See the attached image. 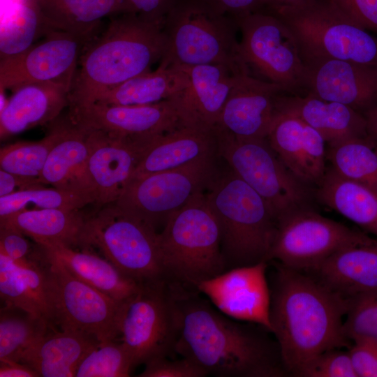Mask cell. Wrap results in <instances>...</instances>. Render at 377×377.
<instances>
[{
	"label": "cell",
	"instance_id": "14",
	"mask_svg": "<svg viewBox=\"0 0 377 377\" xmlns=\"http://www.w3.org/2000/svg\"><path fill=\"white\" fill-rule=\"evenodd\" d=\"M367 234L325 217L309 206L289 212L277 219L268 260L307 272L343 246Z\"/></svg>",
	"mask_w": 377,
	"mask_h": 377
},
{
	"label": "cell",
	"instance_id": "33",
	"mask_svg": "<svg viewBox=\"0 0 377 377\" xmlns=\"http://www.w3.org/2000/svg\"><path fill=\"white\" fill-rule=\"evenodd\" d=\"M87 219L80 209H29L0 218V225L15 228L37 244L61 243L73 247Z\"/></svg>",
	"mask_w": 377,
	"mask_h": 377
},
{
	"label": "cell",
	"instance_id": "5",
	"mask_svg": "<svg viewBox=\"0 0 377 377\" xmlns=\"http://www.w3.org/2000/svg\"><path fill=\"white\" fill-rule=\"evenodd\" d=\"M207 188L226 269L267 262L277 219L263 198L231 170L216 174Z\"/></svg>",
	"mask_w": 377,
	"mask_h": 377
},
{
	"label": "cell",
	"instance_id": "1",
	"mask_svg": "<svg viewBox=\"0 0 377 377\" xmlns=\"http://www.w3.org/2000/svg\"><path fill=\"white\" fill-rule=\"evenodd\" d=\"M272 285L271 332L286 371L293 374L316 355L349 345L343 332L347 299L310 274L280 263Z\"/></svg>",
	"mask_w": 377,
	"mask_h": 377
},
{
	"label": "cell",
	"instance_id": "27",
	"mask_svg": "<svg viewBox=\"0 0 377 377\" xmlns=\"http://www.w3.org/2000/svg\"><path fill=\"white\" fill-rule=\"evenodd\" d=\"M99 342L82 332L50 327L24 353L20 362L40 376L73 377L83 358Z\"/></svg>",
	"mask_w": 377,
	"mask_h": 377
},
{
	"label": "cell",
	"instance_id": "46",
	"mask_svg": "<svg viewBox=\"0 0 377 377\" xmlns=\"http://www.w3.org/2000/svg\"><path fill=\"white\" fill-rule=\"evenodd\" d=\"M234 20L247 14L263 10L269 6L267 0H184Z\"/></svg>",
	"mask_w": 377,
	"mask_h": 377
},
{
	"label": "cell",
	"instance_id": "7",
	"mask_svg": "<svg viewBox=\"0 0 377 377\" xmlns=\"http://www.w3.org/2000/svg\"><path fill=\"white\" fill-rule=\"evenodd\" d=\"M237 31L233 18L178 0L164 20L165 50L159 64H221L236 74L249 75L239 57Z\"/></svg>",
	"mask_w": 377,
	"mask_h": 377
},
{
	"label": "cell",
	"instance_id": "12",
	"mask_svg": "<svg viewBox=\"0 0 377 377\" xmlns=\"http://www.w3.org/2000/svg\"><path fill=\"white\" fill-rule=\"evenodd\" d=\"M214 131L219 155L263 198L276 219L309 206V185L288 169L267 138L240 139L217 129Z\"/></svg>",
	"mask_w": 377,
	"mask_h": 377
},
{
	"label": "cell",
	"instance_id": "22",
	"mask_svg": "<svg viewBox=\"0 0 377 377\" xmlns=\"http://www.w3.org/2000/svg\"><path fill=\"white\" fill-rule=\"evenodd\" d=\"M185 68L188 84L177 96L182 123L214 131L236 77L239 74L221 64Z\"/></svg>",
	"mask_w": 377,
	"mask_h": 377
},
{
	"label": "cell",
	"instance_id": "19",
	"mask_svg": "<svg viewBox=\"0 0 377 377\" xmlns=\"http://www.w3.org/2000/svg\"><path fill=\"white\" fill-rule=\"evenodd\" d=\"M282 92L276 84L238 75L215 129L240 139L266 138L279 113Z\"/></svg>",
	"mask_w": 377,
	"mask_h": 377
},
{
	"label": "cell",
	"instance_id": "35",
	"mask_svg": "<svg viewBox=\"0 0 377 377\" xmlns=\"http://www.w3.org/2000/svg\"><path fill=\"white\" fill-rule=\"evenodd\" d=\"M327 159L341 177L377 190V145L369 136L329 145Z\"/></svg>",
	"mask_w": 377,
	"mask_h": 377
},
{
	"label": "cell",
	"instance_id": "30",
	"mask_svg": "<svg viewBox=\"0 0 377 377\" xmlns=\"http://www.w3.org/2000/svg\"><path fill=\"white\" fill-rule=\"evenodd\" d=\"M87 135V130L73 123L68 115L64 119L62 136L50 151L39 177L43 184L90 191L85 179Z\"/></svg>",
	"mask_w": 377,
	"mask_h": 377
},
{
	"label": "cell",
	"instance_id": "34",
	"mask_svg": "<svg viewBox=\"0 0 377 377\" xmlns=\"http://www.w3.org/2000/svg\"><path fill=\"white\" fill-rule=\"evenodd\" d=\"M50 30L36 0H15L1 16V59L23 52Z\"/></svg>",
	"mask_w": 377,
	"mask_h": 377
},
{
	"label": "cell",
	"instance_id": "39",
	"mask_svg": "<svg viewBox=\"0 0 377 377\" xmlns=\"http://www.w3.org/2000/svg\"><path fill=\"white\" fill-rule=\"evenodd\" d=\"M133 367L132 357L122 342L100 341L83 358L75 377H127Z\"/></svg>",
	"mask_w": 377,
	"mask_h": 377
},
{
	"label": "cell",
	"instance_id": "26",
	"mask_svg": "<svg viewBox=\"0 0 377 377\" xmlns=\"http://www.w3.org/2000/svg\"><path fill=\"white\" fill-rule=\"evenodd\" d=\"M214 149V131L182 124L150 142L131 178L181 167L213 154Z\"/></svg>",
	"mask_w": 377,
	"mask_h": 377
},
{
	"label": "cell",
	"instance_id": "49",
	"mask_svg": "<svg viewBox=\"0 0 377 377\" xmlns=\"http://www.w3.org/2000/svg\"><path fill=\"white\" fill-rule=\"evenodd\" d=\"M43 185L39 177L23 176L0 170V197L20 191L43 187Z\"/></svg>",
	"mask_w": 377,
	"mask_h": 377
},
{
	"label": "cell",
	"instance_id": "28",
	"mask_svg": "<svg viewBox=\"0 0 377 377\" xmlns=\"http://www.w3.org/2000/svg\"><path fill=\"white\" fill-rule=\"evenodd\" d=\"M38 245L45 254L61 262L73 276L119 302H126L142 286L121 274L105 258L87 249L78 251L61 243Z\"/></svg>",
	"mask_w": 377,
	"mask_h": 377
},
{
	"label": "cell",
	"instance_id": "43",
	"mask_svg": "<svg viewBox=\"0 0 377 377\" xmlns=\"http://www.w3.org/2000/svg\"><path fill=\"white\" fill-rule=\"evenodd\" d=\"M139 377H204L208 373L189 359L170 360L168 357L147 362Z\"/></svg>",
	"mask_w": 377,
	"mask_h": 377
},
{
	"label": "cell",
	"instance_id": "31",
	"mask_svg": "<svg viewBox=\"0 0 377 377\" xmlns=\"http://www.w3.org/2000/svg\"><path fill=\"white\" fill-rule=\"evenodd\" d=\"M185 67L159 64L154 71L133 77L100 94L93 103L147 105L178 96L188 86Z\"/></svg>",
	"mask_w": 377,
	"mask_h": 377
},
{
	"label": "cell",
	"instance_id": "16",
	"mask_svg": "<svg viewBox=\"0 0 377 377\" xmlns=\"http://www.w3.org/2000/svg\"><path fill=\"white\" fill-rule=\"evenodd\" d=\"M69 108L71 120L84 128L136 140L154 138L182 124L177 96L147 105L91 103Z\"/></svg>",
	"mask_w": 377,
	"mask_h": 377
},
{
	"label": "cell",
	"instance_id": "4",
	"mask_svg": "<svg viewBox=\"0 0 377 377\" xmlns=\"http://www.w3.org/2000/svg\"><path fill=\"white\" fill-rule=\"evenodd\" d=\"M158 241L168 280L186 290L198 291L202 281L227 270L220 224L203 192L169 216Z\"/></svg>",
	"mask_w": 377,
	"mask_h": 377
},
{
	"label": "cell",
	"instance_id": "53",
	"mask_svg": "<svg viewBox=\"0 0 377 377\" xmlns=\"http://www.w3.org/2000/svg\"><path fill=\"white\" fill-rule=\"evenodd\" d=\"M5 91L3 89H0V112L6 108L8 101Z\"/></svg>",
	"mask_w": 377,
	"mask_h": 377
},
{
	"label": "cell",
	"instance_id": "37",
	"mask_svg": "<svg viewBox=\"0 0 377 377\" xmlns=\"http://www.w3.org/2000/svg\"><path fill=\"white\" fill-rule=\"evenodd\" d=\"M49 133L38 141H20L0 151L1 169L13 174L39 177L49 154L64 132V119L51 124Z\"/></svg>",
	"mask_w": 377,
	"mask_h": 377
},
{
	"label": "cell",
	"instance_id": "11",
	"mask_svg": "<svg viewBox=\"0 0 377 377\" xmlns=\"http://www.w3.org/2000/svg\"><path fill=\"white\" fill-rule=\"evenodd\" d=\"M236 22L239 57L249 75L288 93L306 88L307 69L297 41L279 17L265 9Z\"/></svg>",
	"mask_w": 377,
	"mask_h": 377
},
{
	"label": "cell",
	"instance_id": "21",
	"mask_svg": "<svg viewBox=\"0 0 377 377\" xmlns=\"http://www.w3.org/2000/svg\"><path fill=\"white\" fill-rule=\"evenodd\" d=\"M267 140L288 169L310 185L320 182L326 172V142L300 119L278 113Z\"/></svg>",
	"mask_w": 377,
	"mask_h": 377
},
{
	"label": "cell",
	"instance_id": "6",
	"mask_svg": "<svg viewBox=\"0 0 377 377\" xmlns=\"http://www.w3.org/2000/svg\"><path fill=\"white\" fill-rule=\"evenodd\" d=\"M294 34L305 64L339 59L377 69V36L339 12L328 0L271 6Z\"/></svg>",
	"mask_w": 377,
	"mask_h": 377
},
{
	"label": "cell",
	"instance_id": "47",
	"mask_svg": "<svg viewBox=\"0 0 377 377\" xmlns=\"http://www.w3.org/2000/svg\"><path fill=\"white\" fill-rule=\"evenodd\" d=\"M348 353L357 377H377V343L353 342Z\"/></svg>",
	"mask_w": 377,
	"mask_h": 377
},
{
	"label": "cell",
	"instance_id": "50",
	"mask_svg": "<svg viewBox=\"0 0 377 377\" xmlns=\"http://www.w3.org/2000/svg\"><path fill=\"white\" fill-rule=\"evenodd\" d=\"M31 367L21 362L0 360V377H39Z\"/></svg>",
	"mask_w": 377,
	"mask_h": 377
},
{
	"label": "cell",
	"instance_id": "15",
	"mask_svg": "<svg viewBox=\"0 0 377 377\" xmlns=\"http://www.w3.org/2000/svg\"><path fill=\"white\" fill-rule=\"evenodd\" d=\"M92 38L52 29L23 52L0 60V89L34 82H57L71 87L81 54Z\"/></svg>",
	"mask_w": 377,
	"mask_h": 377
},
{
	"label": "cell",
	"instance_id": "38",
	"mask_svg": "<svg viewBox=\"0 0 377 377\" xmlns=\"http://www.w3.org/2000/svg\"><path fill=\"white\" fill-rule=\"evenodd\" d=\"M94 203L90 191L80 189L47 188L44 186L17 191L0 197V218L31 209H80Z\"/></svg>",
	"mask_w": 377,
	"mask_h": 377
},
{
	"label": "cell",
	"instance_id": "3",
	"mask_svg": "<svg viewBox=\"0 0 377 377\" xmlns=\"http://www.w3.org/2000/svg\"><path fill=\"white\" fill-rule=\"evenodd\" d=\"M163 24L127 13L110 17L85 46L70 91L69 107L91 103L105 91L151 71L165 50Z\"/></svg>",
	"mask_w": 377,
	"mask_h": 377
},
{
	"label": "cell",
	"instance_id": "36",
	"mask_svg": "<svg viewBox=\"0 0 377 377\" xmlns=\"http://www.w3.org/2000/svg\"><path fill=\"white\" fill-rule=\"evenodd\" d=\"M53 327L43 317L22 309L0 310V360L20 362L24 353Z\"/></svg>",
	"mask_w": 377,
	"mask_h": 377
},
{
	"label": "cell",
	"instance_id": "25",
	"mask_svg": "<svg viewBox=\"0 0 377 377\" xmlns=\"http://www.w3.org/2000/svg\"><path fill=\"white\" fill-rule=\"evenodd\" d=\"M278 110L302 120L315 129L328 145L369 136L362 112L339 103L321 99L311 93L305 96L281 95Z\"/></svg>",
	"mask_w": 377,
	"mask_h": 377
},
{
	"label": "cell",
	"instance_id": "18",
	"mask_svg": "<svg viewBox=\"0 0 377 377\" xmlns=\"http://www.w3.org/2000/svg\"><path fill=\"white\" fill-rule=\"evenodd\" d=\"M87 130L89 154L86 184L94 203L108 205L117 200L143 151L154 138L136 140L101 131Z\"/></svg>",
	"mask_w": 377,
	"mask_h": 377
},
{
	"label": "cell",
	"instance_id": "2",
	"mask_svg": "<svg viewBox=\"0 0 377 377\" xmlns=\"http://www.w3.org/2000/svg\"><path fill=\"white\" fill-rule=\"evenodd\" d=\"M199 293L186 289L179 293L176 353L216 376L267 377L283 374L265 337L221 314Z\"/></svg>",
	"mask_w": 377,
	"mask_h": 377
},
{
	"label": "cell",
	"instance_id": "23",
	"mask_svg": "<svg viewBox=\"0 0 377 377\" xmlns=\"http://www.w3.org/2000/svg\"><path fill=\"white\" fill-rule=\"evenodd\" d=\"M0 112L1 140L51 124L69 106L71 86L57 82H34L17 86Z\"/></svg>",
	"mask_w": 377,
	"mask_h": 377
},
{
	"label": "cell",
	"instance_id": "44",
	"mask_svg": "<svg viewBox=\"0 0 377 377\" xmlns=\"http://www.w3.org/2000/svg\"><path fill=\"white\" fill-rule=\"evenodd\" d=\"M24 236L14 228L0 225V253L20 265L37 262L38 250L33 251Z\"/></svg>",
	"mask_w": 377,
	"mask_h": 377
},
{
	"label": "cell",
	"instance_id": "48",
	"mask_svg": "<svg viewBox=\"0 0 377 377\" xmlns=\"http://www.w3.org/2000/svg\"><path fill=\"white\" fill-rule=\"evenodd\" d=\"M137 14L145 20L164 23V20L178 0H127Z\"/></svg>",
	"mask_w": 377,
	"mask_h": 377
},
{
	"label": "cell",
	"instance_id": "32",
	"mask_svg": "<svg viewBox=\"0 0 377 377\" xmlns=\"http://www.w3.org/2000/svg\"><path fill=\"white\" fill-rule=\"evenodd\" d=\"M317 186L323 204L377 236V190L343 177L331 167Z\"/></svg>",
	"mask_w": 377,
	"mask_h": 377
},
{
	"label": "cell",
	"instance_id": "8",
	"mask_svg": "<svg viewBox=\"0 0 377 377\" xmlns=\"http://www.w3.org/2000/svg\"><path fill=\"white\" fill-rule=\"evenodd\" d=\"M158 234L151 226L110 204L87 217L79 246L98 249L121 274L143 284L168 280Z\"/></svg>",
	"mask_w": 377,
	"mask_h": 377
},
{
	"label": "cell",
	"instance_id": "17",
	"mask_svg": "<svg viewBox=\"0 0 377 377\" xmlns=\"http://www.w3.org/2000/svg\"><path fill=\"white\" fill-rule=\"evenodd\" d=\"M267 261L229 269L202 281L197 290L226 316L258 324L271 332Z\"/></svg>",
	"mask_w": 377,
	"mask_h": 377
},
{
	"label": "cell",
	"instance_id": "45",
	"mask_svg": "<svg viewBox=\"0 0 377 377\" xmlns=\"http://www.w3.org/2000/svg\"><path fill=\"white\" fill-rule=\"evenodd\" d=\"M343 16L369 31L377 33V0H328Z\"/></svg>",
	"mask_w": 377,
	"mask_h": 377
},
{
	"label": "cell",
	"instance_id": "42",
	"mask_svg": "<svg viewBox=\"0 0 377 377\" xmlns=\"http://www.w3.org/2000/svg\"><path fill=\"white\" fill-rule=\"evenodd\" d=\"M304 377H357L348 351L334 348L323 352L301 365L293 374Z\"/></svg>",
	"mask_w": 377,
	"mask_h": 377
},
{
	"label": "cell",
	"instance_id": "9",
	"mask_svg": "<svg viewBox=\"0 0 377 377\" xmlns=\"http://www.w3.org/2000/svg\"><path fill=\"white\" fill-rule=\"evenodd\" d=\"M40 250V265L51 326L82 332L99 341L115 340L120 335L124 302L80 280L61 262Z\"/></svg>",
	"mask_w": 377,
	"mask_h": 377
},
{
	"label": "cell",
	"instance_id": "52",
	"mask_svg": "<svg viewBox=\"0 0 377 377\" xmlns=\"http://www.w3.org/2000/svg\"><path fill=\"white\" fill-rule=\"evenodd\" d=\"M269 6H295L304 2L307 0H267Z\"/></svg>",
	"mask_w": 377,
	"mask_h": 377
},
{
	"label": "cell",
	"instance_id": "24",
	"mask_svg": "<svg viewBox=\"0 0 377 377\" xmlns=\"http://www.w3.org/2000/svg\"><path fill=\"white\" fill-rule=\"evenodd\" d=\"M304 272L345 299L377 291V240L367 235Z\"/></svg>",
	"mask_w": 377,
	"mask_h": 377
},
{
	"label": "cell",
	"instance_id": "13",
	"mask_svg": "<svg viewBox=\"0 0 377 377\" xmlns=\"http://www.w3.org/2000/svg\"><path fill=\"white\" fill-rule=\"evenodd\" d=\"M214 154L176 168L131 178L112 203L156 230L191 198L203 192L216 175Z\"/></svg>",
	"mask_w": 377,
	"mask_h": 377
},
{
	"label": "cell",
	"instance_id": "29",
	"mask_svg": "<svg viewBox=\"0 0 377 377\" xmlns=\"http://www.w3.org/2000/svg\"><path fill=\"white\" fill-rule=\"evenodd\" d=\"M36 2L51 29L90 38L99 34L104 18L136 13L127 0H36Z\"/></svg>",
	"mask_w": 377,
	"mask_h": 377
},
{
	"label": "cell",
	"instance_id": "41",
	"mask_svg": "<svg viewBox=\"0 0 377 377\" xmlns=\"http://www.w3.org/2000/svg\"><path fill=\"white\" fill-rule=\"evenodd\" d=\"M0 296L4 306L20 308L46 319L21 276L17 263L1 253Z\"/></svg>",
	"mask_w": 377,
	"mask_h": 377
},
{
	"label": "cell",
	"instance_id": "40",
	"mask_svg": "<svg viewBox=\"0 0 377 377\" xmlns=\"http://www.w3.org/2000/svg\"><path fill=\"white\" fill-rule=\"evenodd\" d=\"M348 300L343 321L346 338L352 342L377 343V291L357 295Z\"/></svg>",
	"mask_w": 377,
	"mask_h": 377
},
{
	"label": "cell",
	"instance_id": "20",
	"mask_svg": "<svg viewBox=\"0 0 377 377\" xmlns=\"http://www.w3.org/2000/svg\"><path fill=\"white\" fill-rule=\"evenodd\" d=\"M305 65L309 93L362 113L377 105V69L332 59Z\"/></svg>",
	"mask_w": 377,
	"mask_h": 377
},
{
	"label": "cell",
	"instance_id": "51",
	"mask_svg": "<svg viewBox=\"0 0 377 377\" xmlns=\"http://www.w3.org/2000/svg\"><path fill=\"white\" fill-rule=\"evenodd\" d=\"M363 114L367 121L368 135L377 145V105L366 110Z\"/></svg>",
	"mask_w": 377,
	"mask_h": 377
},
{
	"label": "cell",
	"instance_id": "10",
	"mask_svg": "<svg viewBox=\"0 0 377 377\" xmlns=\"http://www.w3.org/2000/svg\"><path fill=\"white\" fill-rule=\"evenodd\" d=\"M181 289L168 280L146 283L124 302L119 333L134 367L175 353Z\"/></svg>",
	"mask_w": 377,
	"mask_h": 377
}]
</instances>
